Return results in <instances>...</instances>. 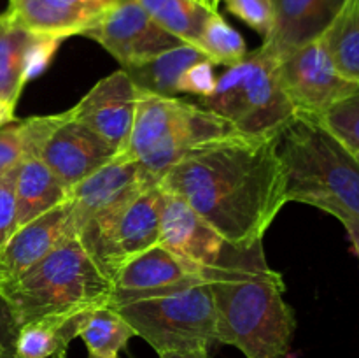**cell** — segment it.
Segmentation results:
<instances>
[{
    "instance_id": "cell-1",
    "label": "cell",
    "mask_w": 359,
    "mask_h": 358,
    "mask_svg": "<svg viewBox=\"0 0 359 358\" xmlns=\"http://www.w3.org/2000/svg\"><path fill=\"white\" fill-rule=\"evenodd\" d=\"M228 244L259 241L287 204L286 172L276 139L237 133L179 161L160 179Z\"/></svg>"
},
{
    "instance_id": "cell-2",
    "label": "cell",
    "mask_w": 359,
    "mask_h": 358,
    "mask_svg": "<svg viewBox=\"0 0 359 358\" xmlns=\"http://www.w3.org/2000/svg\"><path fill=\"white\" fill-rule=\"evenodd\" d=\"M216 311V339L245 358H284L297 319L284 300L283 276L266 263L263 239L228 244L216 265L203 270Z\"/></svg>"
},
{
    "instance_id": "cell-3",
    "label": "cell",
    "mask_w": 359,
    "mask_h": 358,
    "mask_svg": "<svg viewBox=\"0 0 359 358\" xmlns=\"http://www.w3.org/2000/svg\"><path fill=\"white\" fill-rule=\"evenodd\" d=\"M287 202L359 218V161L318 118L297 114L277 137Z\"/></svg>"
},
{
    "instance_id": "cell-4",
    "label": "cell",
    "mask_w": 359,
    "mask_h": 358,
    "mask_svg": "<svg viewBox=\"0 0 359 358\" xmlns=\"http://www.w3.org/2000/svg\"><path fill=\"white\" fill-rule=\"evenodd\" d=\"M0 291L21 326L109 305L114 284L74 235L16 279L0 283Z\"/></svg>"
},
{
    "instance_id": "cell-5",
    "label": "cell",
    "mask_w": 359,
    "mask_h": 358,
    "mask_svg": "<svg viewBox=\"0 0 359 358\" xmlns=\"http://www.w3.org/2000/svg\"><path fill=\"white\" fill-rule=\"evenodd\" d=\"M237 133L230 121L196 102L137 90L132 133L121 157L139 161L160 181L193 151Z\"/></svg>"
},
{
    "instance_id": "cell-6",
    "label": "cell",
    "mask_w": 359,
    "mask_h": 358,
    "mask_svg": "<svg viewBox=\"0 0 359 358\" xmlns=\"http://www.w3.org/2000/svg\"><path fill=\"white\" fill-rule=\"evenodd\" d=\"M116 309L158 354L210 350L216 339V311L205 277L139 295L112 293Z\"/></svg>"
},
{
    "instance_id": "cell-7",
    "label": "cell",
    "mask_w": 359,
    "mask_h": 358,
    "mask_svg": "<svg viewBox=\"0 0 359 358\" xmlns=\"http://www.w3.org/2000/svg\"><path fill=\"white\" fill-rule=\"evenodd\" d=\"M279 56L263 42L241 63L217 77L216 88L196 104L221 116L242 135L276 139L297 111L279 79Z\"/></svg>"
},
{
    "instance_id": "cell-8",
    "label": "cell",
    "mask_w": 359,
    "mask_h": 358,
    "mask_svg": "<svg viewBox=\"0 0 359 358\" xmlns=\"http://www.w3.org/2000/svg\"><path fill=\"white\" fill-rule=\"evenodd\" d=\"M161 197L163 190L156 183L123 206L90 220L77 232L81 244L111 281L125 263L158 244Z\"/></svg>"
},
{
    "instance_id": "cell-9",
    "label": "cell",
    "mask_w": 359,
    "mask_h": 358,
    "mask_svg": "<svg viewBox=\"0 0 359 358\" xmlns=\"http://www.w3.org/2000/svg\"><path fill=\"white\" fill-rule=\"evenodd\" d=\"M277 69L297 114L321 118L333 105L359 91V84L337 72L321 35L280 56Z\"/></svg>"
},
{
    "instance_id": "cell-10",
    "label": "cell",
    "mask_w": 359,
    "mask_h": 358,
    "mask_svg": "<svg viewBox=\"0 0 359 358\" xmlns=\"http://www.w3.org/2000/svg\"><path fill=\"white\" fill-rule=\"evenodd\" d=\"M83 35L111 53L121 69L184 44L163 30L137 0H119Z\"/></svg>"
},
{
    "instance_id": "cell-11",
    "label": "cell",
    "mask_w": 359,
    "mask_h": 358,
    "mask_svg": "<svg viewBox=\"0 0 359 358\" xmlns=\"http://www.w3.org/2000/svg\"><path fill=\"white\" fill-rule=\"evenodd\" d=\"M156 183L160 181L139 161L116 154L69 192L76 235L90 220L123 206Z\"/></svg>"
},
{
    "instance_id": "cell-12",
    "label": "cell",
    "mask_w": 359,
    "mask_h": 358,
    "mask_svg": "<svg viewBox=\"0 0 359 358\" xmlns=\"http://www.w3.org/2000/svg\"><path fill=\"white\" fill-rule=\"evenodd\" d=\"M137 109V88L123 69L98 81L74 107V119L111 144L116 154L128 146Z\"/></svg>"
},
{
    "instance_id": "cell-13",
    "label": "cell",
    "mask_w": 359,
    "mask_h": 358,
    "mask_svg": "<svg viewBox=\"0 0 359 358\" xmlns=\"http://www.w3.org/2000/svg\"><path fill=\"white\" fill-rule=\"evenodd\" d=\"M114 157V147L74 119L72 111L67 109L65 119L51 133L39 158L70 192Z\"/></svg>"
},
{
    "instance_id": "cell-14",
    "label": "cell",
    "mask_w": 359,
    "mask_h": 358,
    "mask_svg": "<svg viewBox=\"0 0 359 358\" xmlns=\"http://www.w3.org/2000/svg\"><path fill=\"white\" fill-rule=\"evenodd\" d=\"M158 242L202 270L216 265L228 246V242L182 197L167 190H163L161 197Z\"/></svg>"
},
{
    "instance_id": "cell-15",
    "label": "cell",
    "mask_w": 359,
    "mask_h": 358,
    "mask_svg": "<svg viewBox=\"0 0 359 358\" xmlns=\"http://www.w3.org/2000/svg\"><path fill=\"white\" fill-rule=\"evenodd\" d=\"M74 235L76 223L67 197L65 202L28 221L7 239L0 249V283L16 279Z\"/></svg>"
},
{
    "instance_id": "cell-16",
    "label": "cell",
    "mask_w": 359,
    "mask_h": 358,
    "mask_svg": "<svg viewBox=\"0 0 359 358\" xmlns=\"http://www.w3.org/2000/svg\"><path fill=\"white\" fill-rule=\"evenodd\" d=\"M119 0H9L7 16L30 34L65 41L90 30Z\"/></svg>"
},
{
    "instance_id": "cell-17",
    "label": "cell",
    "mask_w": 359,
    "mask_h": 358,
    "mask_svg": "<svg viewBox=\"0 0 359 358\" xmlns=\"http://www.w3.org/2000/svg\"><path fill=\"white\" fill-rule=\"evenodd\" d=\"M203 270L184 262L160 242L137 255L112 279L114 295H139L177 286L202 277Z\"/></svg>"
},
{
    "instance_id": "cell-18",
    "label": "cell",
    "mask_w": 359,
    "mask_h": 358,
    "mask_svg": "<svg viewBox=\"0 0 359 358\" xmlns=\"http://www.w3.org/2000/svg\"><path fill=\"white\" fill-rule=\"evenodd\" d=\"M346 0H273L276 21L266 44L284 56L326 30Z\"/></svg>"
},
{
    "instance_id": "cell-19",
    "label": "cell",
    "mask_w": 359,
    "mask_h": 358,
    "mask_svg": "<svg viewBox=\"0 0 359 358\" xmlns=\"http://www.w3.org/2000/svg\"><path fill=\"white\" fill-rule=\"evenodd\" d=\"M69 190L41 158H25L14 185V232L65 202Z\"/></svg>"
},
{
    "instance_id": "cell-20",
    "label": "cell",
    "mask_w": 359,
    "mask_h": 358,
    "mask_svg": "<svg viewBox=\"0 0 359 358\" xmlns=\"http://www.w3.org/2000/svg\"><path fill=\"white\" fill-rule=\"evenodd\" d=\"M203 60L209 58L196 46L181 44L123 70L128 74L137 90L163 97H177L179 79L184 70Z\"/></svg>"
},
{
    "instance_id": "cell-21",
    "label": "cell",
    "mask_w": 359,
    "mask_h": 358,
    "mask_svg": "<svg viewBox=\"0 0 359 358\" xmlns=\"http://www.w3.org/2000/svg\"><path fill=\"white\" fill-rule=\"evenodd\" d=\"M84 312L46 316L21 325L16 339V358H67Z\"/></svg>"
},
{
    "instance_id": "cell-22",
    "label": "cell",
    "mask_w": 359,
    "mask_h": 358,
    "mask_svg": "<svg viewBox=\"0 0 359 358\" xmlns=\"http://www.w3.org/2000/svg\"><path fill=\"white\" fill-rule=\"evenodd\" d=\"M37 35L0 14V98L16 105L27 81L28 49Z\"/></svg>"
},
{
    "instance_id": "cell-23",
    "label": "cell",
    "mask_w": 359,
    "mask_h": 358,
    "mask_svg": "<svg viewBox=\"0 0 359 358\" xmlns=\"http://www.w3.org/2000/svg\"><path fill=\"white\" fill-rule=\"evenodd\" d=\"M337 72L359 84V0H346L321 34Z\"/></svg>"
},
{
    "instance_id": "cell-24",
    "label": "cell",
    "mask_w": 359,
    "mask_h": 358,
    "mask_svg": "<svg viewBox=\"0 0 359 358\" xmlns=\"http://www.w3.org/2000/svg\"><path fill=\"white\" fill-rule=\"evenodd\" d=\"M135 336L132 325L109 305L84 312L77 330V337L84 340L88 353L102 358H118L119 351Z\"/></svg>"
},
{
    "instance_id": "cell-25",
    "label": "cell",
    "mask_w": 359,
    "mask_h": 358,
    "mask_svg": "<svg viewBox=\"0 0 359 358\" xmlns=\"http://www.w3.org/2000/svg\"><path fill=\"white\" fill-rule=\"evenodd\" d=\"M163 30L184 44L196 46L212 9L200 0H137Z\"/></svg>"
},
{
    "instance_id": "cell-26",
    "label": "cell",
    "mask_w": 359,
    "mask_h": 358,
    "mask_svg": "<svg viewBox=\"0 0 359 358\" xmlns=\"http://www.w3.org/2000/svg\"><path fill=\"white\" fill-rule=\"evenodd\" d=\"M196 48L214 63V65L233 67L248 55L245 41L226 20L214 11L205 21Z\"/></svg>"
},
{
    "instance_id": "cell-27",
    "label": "cell",
    "mask_w": 359,
    "mask_h": 358,
    "mask_svg": "<svg viewBox=\"0 0 359 358\" xmlns=\"http://www.w3.org/2000/svg\"><path fill=\"white\" fill-rule=\"evenodd\" d=\"M318 119L340 142L359 153V91L340 100Z\"/></svg>"
},
{
    "instance_id": "cell-28",
    "label": "cell",
    "mask_w": 359,
    "mask_h": 358,
    "mask_svg": "<svg viewBox=\"0 0 359 358\" xmlns=\"http://www.w3.org/2000/svg\"><path fill=\"white\" fill-rule=\"evenodd\" d=\"M231 14L255 28L263 37H269L276 21L273 0H223Z\"/></svg>"
},
{
    "instance_id": "cell-29",
    "label": "cell",
    "mask_w": 359,
    "mask_h": 358,
    "mask_svg": "<svg viewBox=\"0 0 359 358\" xmlns=\"http://www.w3.org/2000/svg\"><path fill=\"white\" fill-rule=\"evenodd\" d=\"M214 67L216 65L210 60H203L186 69L179 79L177 93L196 95L198 98L212 93L217 81V77L214 76Z\"/></svg>"
},
{
    "instance_id": "cell-30",
    "label": "cell",
    "mask_w": 359,
    "mask_h": 358,
    "mask_svg": "<svg viewBox=\"0 0 359 358\" xmlns=\"http://www.w3.org/2000/svg\"><path fill=\"white\" fill-rule=\"evenodd\" d=\"M18 167L0 172V249L14 234V185Z\"/></svg>"
},
{
    "instance_id": "cell-31",
    "label": "cell",
    "mask_w": 359,
    "mask_h": 358,
    "mask_svg": "<svg viewBox=\"0 0 359 358\" xmlns=\"http://www.w3.org/2000/svg\"><path fill=\"white\" fill-rule=\"evenodd\" d=\"M25 160L20 119L0 126V172L18 167Z\"/></svg>"
},
{
    "instance_id": "cell-32",
    "label": "cell",
    "mask_w": 359,
    "mask_h": 358,
    "mask_svg": "<svg viewBox=\"0 0 359 358\" xmlns=\"http://www.w3.org/2000/svg\"><path fill=\"white\" fill-rule=\"evenodd\" d=\"M20 323L13 307L0 291V358H16V339Z\"/></svg>"
},
{
    "instance_id": "cell-33",
    "label": "cell",
    "mask_w": 359,
    "mask_h": 358,
    "mask_svg": "<svg viewBox=\"0 0 359 358\" xmlns=\"http://www.w3.org/2000/svg\"><path fill=\"white\" fill-rule=\"evenodd\" d=\"M335 218L347 230V235H349L351 242H353L354 251H356V255L359 256V218L351 216V214H344V213L335 214Z\"/></svg>"
},
{
    "instance_id": "cell-34",
    "label": "cell",
    "mask_w": 359,
    "mask_h": 358,
    "mask_svg": "<svg viewBox=\"0 0 359 358\" xmlns=\"http://www.w3.org/2000/svg\"><path fill=\"white\" fill-rule=\"evenodd\" d=\"M160 358H209V350L172 351V353H163V354H160Z\"/></svg>"
},
{
    "instance_id": "cell-35",
    "label": "cell",
    "mask_w": 359,
    "mask_h": 358,
    "mask_svg": "<svg viewBox=\"0 0 359 358\" xmlns=\"http://www.w3.org/2000/svg\"><path fill=\"white\" fill-rule=\"evenodd\" d=\"M14 109H16V105L0 98V126L7 125V123L16 119L14 118Z\"/></svg>"
},
{
    "instance_id": "cell-36",
    "label": "cell",
    "mask_w": 359,
    "mask_h": 358,
    "mask_svg": "<svg viewBox=\"0 0 359 358\" xmlns=\"http://www.w3.org/2000/svg\"><path fill=\"white\" fill-rule=\"evenodd\" d=\"M200 2H202V4H205V6L209 7V9H212V11H217V7H219L221 0H200Z\"/></svg>"
},
{
    "instance_id": "cell-37",
    "label": "cell",
    "mask_w": 359,
    "mask_h": 358,
    "mask_svg": "<svg viewBox=\"0 0 359 358\" xmlns=\"http://www.w3.org/2000/svg\"><path fill=\"white\" fill-rule=\"evenodd\" d=\"M88 358H102V357H95V354H90V357Z\"/></svg>"
},
{
    "instance_id": "cell-38",
    "label": "cell",
    "mask_w": 359,
    "mask_h": 358,
    "mask_svg": "<svg viewBox=\"0 0 359 358\" xmlns=\"http://www.w3.org/2000/svg\"><path fill=\"white\" fill-rule=\"evenodd\" d=\"M353 153H354V151H353ZM354 157H356L358 161H359V153H354Z\"/></svg>"
}]
</instances>
